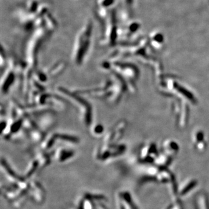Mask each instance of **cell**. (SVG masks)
Segmentation results:
<instances>
[{"label":"cell","mask_w":209,"mask_h":209,"mask_svg":"<svg viewBox=\"0 0 209 209\" xmlns=\"http://www.w3.org/2000/svg\"><path fill=\"white\" fill-rule=\"evenodd\" d=\"M4 75V78H2L1 81V91L4 94H6L11 85L14 83L15 74L14 70L9 66L8 69L5 71Z\"/></svg>","instance_id":"obj_9"},{"label":"cell","mask_w":209,"mask_h":209,"mask_svg":"<svg viewBox=\"0 0 209 209\" xmlns=\"http://www.w3.org/2000/svg\"><path fill=\"white\" fill-rule=\"evenodd\" d=\"M1 171L8 184H15L24 179V177L17 174L6 160L2 158L1 160Z\"/></svg>","instance_id":"obj_7"},{"label":"cell","mask_w":209,"mask_h":209,"mask_svg":"<svg viewBox=\"0 0 209 209\" xmlns=\"http://www.w3.org/2000/svg\"><path fill=\"white\" fill-rule=\"evenodd\" d=\"M104 195L86 192L79 199L75 209H109Z\"/></svg>","instance_id":"obj_3"},{"label":"cell","mask_w":209,"mask_h":209,"mask_svg":"<svg viewBox=\"0 0 209 209\" xmlns=\"http://www.w3.org/2000/svg\"><path fill=\"white\" fill-rule=\"evenodd\" d=\"M115 1V0H97L96 10L109 12Z\"/></svg>","instance_id":"obj_11"},{"label":"cell","mask_w":209,"mask_h":209,"mask_svg":"<svg viewBox=\"0 0 209 209\" xmlns=\"http://www.w3.org/2000/svg\"><path fill=\"white\" fill-rule=\"evenodd\" d=\"M58 91L66 99L70 100L74 104L77 106L80 112L81 119L85 127H90L92 125L93 110L92 107L90 102L83 98L78 90L71 91L66 88L59 87Z\"/></svg>","instance_id":"obj_2"},{"label":"cell","mask_w":209,"mask_h":209,"mask_svg":"<svg viewBox=\"0 0 209 209\" xmlns=\"http://www.w3.org/2000/svg\"><path fill=\"white\" fill-rule=\"evenodd\" d=\"M40 165L37 159L35 157L33 159L31 160L28 164L27 167L25 170L23 177L25 179L30 180L32 179V177L37 172H40Z\"/></svg>","instance_id":"obj_10"},{"label":"cell","mask_w":209,"mask_h":209,"mask_svg":"<svg viewBox=\"0 0 209 209\" xmlns=\"http://www.w3.org/2000/svg\"><path fill=\"white\" fill-rule=\"evenodd\" d=\"M104 131V127L100 125H96L92 127L91 133L92 135L96 137H100L103 135V133Z\"/></svg>","instance_id":"obj_12"},{"label":"cell","mask_w":209,"mask_h":209,"mask_svg":"<svg viewBox=\"0 0 209 209\" xmlns=\"http://www.w3.org/2000/svg\"><path fill=\"white\" fill-rule=\"evenodd\" d=\"M94 33V23L88 20L83 26L76 36L72 52V59L75 64L81 66L90 51Z\"/></svg>","instance_id":"obj_1"},{"label":"cell","mask_w":209,"mask_h":209,"mask_svg":"<svg viewBox=\"0 0 209 209\" xmlns=\"http://www.w3.org/2000/svg\"><path fill=\"white\" fill-rule=\"evenodd\" d=\"M125 150V146L120 145L102 143L95 149L94 158L99 162L106 163L121 156Z\"/></svg>","instance_id":"obj_4"},{"label":"cell","mask_w":209,"mask_h":209,"mask_svg":"<svg viewBox=\"0 0 209 209\" xmlns=\"http://www.w3.org/2000/svg\"><path fill=\"white\" fill-rule=\"evenodd\" d=\"M76 151L68 147L61 146L54 150V159L59 163H65L73 159Z\"/></svg>","instance_id":"obj_8"},{"label":"cell","mask_w":209,"mask_h":209,"mask_svg":"<svg viewBox=\"0 0 209 209\" xmlns=\"http://www.w3.org/2000/svg\"><path fill=\"white\" fill-rule=\"evenodd\" d=\"M115 202L117 209H139L131 194L127 190H120L116 192Z\"/></svg>","instance_id":"obj_5"},{"label":"cell","mask_w":209,"mask_h":209,"mask_svg":"<svg viewBox=\"0 0 209 209\" xmlns=\"http://www.w3.org/2000/svg\"><path fill=\"white\" fill-rule=\"evenodd\" d=\"M28 195L29 198L35 203L43 204L46 199V191L40 182L35 179H31L29 180Z\"/></svg>","instance_id":"obj_6"}]
</instances>
